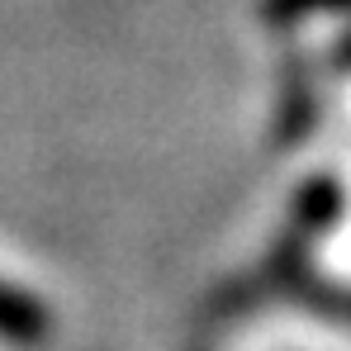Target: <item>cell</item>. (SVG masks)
Wrapping results in <instances>:
<instances>
[{"instance_id":"6da1fadb","label":"cell","mask_w":351,"mask_h":351,"mask_svg":"<svg viewBox=\"0 0 351 351\" xmlns=\"http://www.w3.org/2000/svg\"><path fill=\"white\" fill-rule=\"evenodd\" d=\"M53 332V313L34 299V294L14 290L10 280H0V342L14 347H38Z\"/></svg>"},{"instance_id":"7a4b0ae2","label":"cell","mask_w":351,"mask_h":351,"mask_svg":"<svg viewBox=\"0 0 351 351\" xmlns=\"http://www.w3.org/2000/svg\"><path fill=\"white\" fill-rule=\"evenodd\" d=\"M342 5H351V0H266V14L276 24H294V19L313 14V10H342Z\"/></svg>"}]
</instances>
